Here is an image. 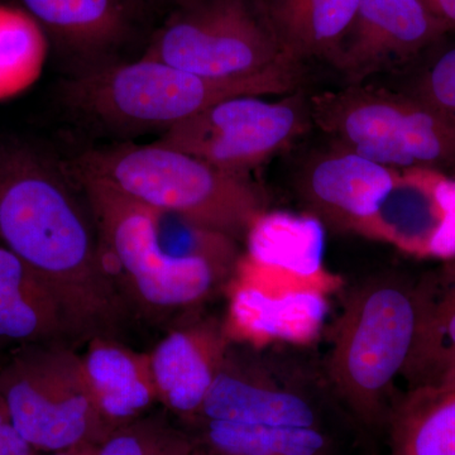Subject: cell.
<instances>
[{"instance_id":"1","label":"cell","mask_w":455,"mask_h":455,"mask_svg":"<svg viewBox=\"0 0 455 455\" xmlns=\"http://www.w3.org/2000/svg\"><path fill=\"white\" fill-rule=\"evenodd\" d=\"M305 347L232 340L187 421L197 455H374Z\"/></svg>"},{"instance_id":"2","label":"cell","mask_w":455,"mask_h":455,"mask_svg":"<svg viewBox=\"0 0 455 455\" xmlns=\"http://www.w3.org/2000/svg\"><path fill=\"white\" fill-rule=\"evenodd\" d=\"M0 243L49 284L77 343L118 338L131 313L108 271L94 212L70 166L27 143L0 145Z\"/></svg>"},{"instance_id":"3","label":"cell","mask_w":455,"mask_h":455,"mask_svg":"<svg viewBox=\"0 0 455 455\" xmlns=\"http://www.w3.org/2000/svg\"><path fill=\"white\" fill-rule=\"evenodd\" d=\"M416 281L397 272L364 278L347 292L323 359L326 377L350 418L370 439L381 435L414 346Z\"/></svg>"},{"instance_id":"4","label":"cell","mask_w":455,"mask_h":455,"mask_svg":"<svg viewBox=\"0 0 455 455\" xmlns=\"http://www.w3.org/2000/svg\"><path fill=\"white\" fill-rule=\"evenodd\" d=\"M299 70L283 65L248 77L211 79L145 56L104 60L77 68L62 83L61 98L71 112L110 131H167L224 99L292 94Z\"/></svg>"},{"instance_id":"5","label":"cell","mask_w":455,"mask_h":455,"mask_svg":"<svg viewBox=\"0 0 455 455\" xmlns=\"http://www.w3.org/2000/svg\"><path fill=\"white\" fill-rule=\"evenodd\" d=\"M70 166L134 202L181 215L238 242L268 211L265 190L250 175L228 172L157 142L90 149Z\"/></svg>"},{"instance_id":"6","label":"cell","mask_w":455,"mask_h":455,"mask_svg":"<svg viewBox=\"0 0 455 455\" xmlns=\"http://www.w3.org/2000/svg\"><path fill=\"white\" fill-rule=\"evenodd\" d=\"M71 170L88 197L108 271L131 314L149 319L191 314L235 280L236 268L171 256L156 238L154 209Z\"/></svg>"},{"instance_id":"7","label":"cell","mask_w":455,"mask_h":455,"mask_svg":"<svg viewBox=\"0 0 455 455\" xmlns=\"http://www.w3.org/2000/svg\"><path fill=\"white\" fill-rule=\"evenodd\" d=\"M309 110L334 145L391 169L427 167L455 178V116L418 95L350 84L311 98Z\"/></svg>"},{"instance_id":"8","label":"cell","mask_w":455,"mask_h":455,"mask_svg":"<svg viewBox=\"0 0 455 455\" xmlns=\"http://www.w3.org/2000/svg\"><path fill=\"white\" fill-rule=\"evenodd\" d=\"M4 355L0 401L20 435L42 454L98 447L114 429L92 396L73 344H32Z\"/></svg>"},{"instance_id":"9","label":"cell","mask_w":455,"mask_h":455,"mask_svg":"<svg viewBox=\"0 0 455 455\" xmlns=\"http://www.w3.org/2000/svg\"><path fill=\"white\" fill-rule=\"evenodd\" d=\"M143 56L211 79L291 65L281 56L257 0H176Z\"/></svg>"},{"instance_id":"10","label":"cell","mask_w":455,"mask_h":455,"mask_svg":"<svg viewBox=\"0 0 455 455\" xmlns=\"http://www.w3.org/2000/svg\"><path fill=\"white\" fill-rule=\"evenodd\" d=\"M309 121V100L300 94L280 101L239 95L164 131L156 142L228 172L248 175L298 139Z\"/></svg>"},{"instance_id":"11","label":"cell","mask_w":455,"mask_h":455,"mask_svg":"<svg viewBox=\"0 0 455 455\" xmlns=\"http://www.w3.org/2000/svg\"><path fill=\"white\" fill-rule=\"evenodd\" d=\"M359 235L416 257L455 259V178L427 167L398 171L379 212Z\"/></svg>"},{"instance_id":"12","label":"cell","mask_w":455,"mask_h":455,"mask_svg":"<svg viewBox=\"0 0 455 455\" xmlns=\"http://www.w3.org/2000/svg\"><path fill=\"white\" fill-rule=\"evenodd\" d=\"M449 32L421 0H358L333 65L350 84L414 59Z\"/></svg>"},{"instance_id":"13","label":"cell","mask_w":455,"mask_h":455,"mask_svg":"<svg viewBox=\"0 0 455 455\" xmlns=\"http://www.w3.org/2000/svg\"><path fill=\"white\" fill-rule=\"evenodd\" d=\"M232 340L226 317H180L179 324L148 353L158 403L181 423L196 415L223 367Z\"/></svg>"},{"instance_id":"14","label":"cell","mask_w":455,"mask_h":455,"mask_svg":"<svg viewBox=\"0 0 455 455\" xmlns=\"http://www.w3.org/2000/svg\"><path fill=\"white\" fill-rule=\"evenodd\" d=\"M398 171L334 145L331 151L307 164L298 190L307 212L325 226L358 233L379 212Z\"/></svg>"},{"instance_id":"15","label":"cell","mask_w":455,"mask_h":455,"mask_svg":"<svg viewBox=\"0 0 455 455\" xmlns=\"http://www.w3.org/2000/svg\"><path fill=\"white\" fill-rule=\"evenodd\" d=\"M326 295L316 289L268 293L251 284L236 287L226 317L228 331L233 340L257 347L309 346L324 329Z\"/></svg>"},{"instance_id":"16","label":"cell","mask_w":455,"mask_h":455,"mask_svg":"<svg viewBox=\"0 0 455 455\" xmlns=\"http://www.w3.org/2000/svg\"><path fill=\"white\" fill-rule=\"evenodd\" d=\"M50 341L79 344L49 284L0 243V355Z\"/></svg>"},{"instance_id":"17","label":"cell","mask_w":455,"mask_h":455,"mask_svg":"<svg viewBox=\"0 0 455 455\" xmlns=\"http://www.w3.org/2000/svg\"><path fill=\"white\" fill-rule=\"evenodd\" d=\"M80 358L92 396L114 429L158 403L148 353L137 352L118 338L95 337L85 343Z\"/></svg>"},{"instance_id":"18","label":"cell","mask_w":455,"mask_h":455,"mask_svg":"<svg viewBox=\"0 0 455 455\" xmlns=\"http://www.w3.org/2000/svg\"><path fill=\"white\" fill-rule=\"evenodd\" d=\"M22 8L82 66L108 60L131 31L128 0H20Z\"/></svg>"},{"instance_id":"19","label":"cell","mask_w":455,"mask_h":455,"mask_svg":"<svg viewBox=\"0 0 455 455\" xmlns=\"http://www.w3.org/2000/svg\"><path fill=\"white\" fill-rule=\"evenodd\" d=\"M325 224L309 212L266 211L245 235L243 259L323 287L337 289L339 281L324 267Z\"/></svg>"},{"instance_id":"20","label":"cell","mask_w":455,"mask_h":455,"mask_svg":"<svg viewBox=\"0 0 455 455\" xmlns=\"http://www.w3.org/2000/svg\"><path fill=\"white\" fill-rule=\"evenodd\" d=\"M284 61L333 64L357 11L358 0H257Z\"/></svg>"},{"instance_id":"21","label":"cell","mask_w":455,"mask_h":455,"mask_svg":"<svg viewBox=\"0 0 455 455\" xmlns=\"http://www.w3.org/2000/svg\"><path fill=\"white\" fill-rule=\"evenodd\" d=\"M419 316L403 379L407 388L435 385L455 364V259L416 281Z\"/></svg>"},{"instance_id":"22","label":"cell","mask_w":455,"mask_h":455,"mask_svg":"<svg viewBox=\"0 0 455 455\" xmlns=\"http://www.w3.org/2000/svg\"><path fill=\"white\" fill-rule=\"evenodd\" d=\"M385 455H455V387L427 385L396 397Z\"/></svg>"},{"instance_id":"23","label":"cell","mask_w":455,"mask_h":455,"mask_svg":"<svg viewBox=\"0 0 455 455\" xmlns=\"http://www.w3.org/2000/svg\"><path fill=\"white\" fill-rule=\"evenodd\" d=\"M47 37L25 9L0 4V101L18 97L40 79Z\"/></svg>"},{"instance_id":"24","label":"cell","mask_w":455,"mask_h":455,"mask_svg":"<svg viewBox=\"0 0 455 455\" xmlns=\"http://www.w3.org/2000/svg\"><path fill=\"white\" fill-rule=\"evenodd\" d=\"M167 410L119 425L94 448V455H197L193 439Z\"/></svg>"},{"instance_id":"25","label":"cell","mask_w":455,"mask_h":455,"mask_svg":"<svg viewBox=\"0 0 455 455\" xmlns=\"http://www.w3.org/2000/svg\"><path fill=\"white\" fill-rule=\"evenodd\" d=\"M415 95L455 116V46L433 62Z\"/></svg>"},{"instance_id":"26","label":"cell","mask_w":455,"mask_h":455,"mask_svg":"<svg viewBox=\"0 0 455 455\" xmlns=\"http://www.w3.org/2000/svg\"><path fill=\"white\" fill-rule=\"evenodd\" d=\"M0 455H47L32 447L12 423L0 401Z\"/></svg>"},{"instance_id":"27","label":"cell","mask_w":455,"mask_h":455,"mask_svg":"<svg viewBox=\"0 0 455 455\" xmlns=\"http://www.w3.org/2000/svg\"><path fill=\"white\" fill-rule=\"evenodd\" d=\"M434 17L447 27L448 31H455V0H421Z\"/></svg>"},{"instance_id":"28","label":"cell","mask_w":455,"mask_h":455,"mask_svg":"<svg viewBox=\"0 0 455 455\" xmlns=\"http://www.w3.org/2000/svg\"><path fill=\"white\" fill-rule=\"evenodd\" d=\"M435 385H444L455 387V364L448 371L447 373L444 374V376L442 377V379H440L438 383H435Z\"/></svg>"},{"instance_id":"29","label":"cell","mask_w":455,"mask_h":455,"mask_svg":"<svg viewBox=\"0 0 455 455\" xmlns=\"http://www.w3.org/2000/svg\"><path fill=\"white\" fill-rule=\"evenodd\" d=\"M47 455H94V448L75 449V451H61V453Z\"/></svg>"},{"instance_id":"30","label":"cell","mask_w":455,"mask_h":455,"mask_svg":"<svg viewBox=\"0 0 455 455\" xmlns=\"http://www.w3.org/2000/svg\"><path fill=\"white\" fill-rule=\"evenodd\" d=\"M151 2H155V3H160V4H169V5H172L173 3L176 2V0H151Z\"/></svg>"}]
</instances>
